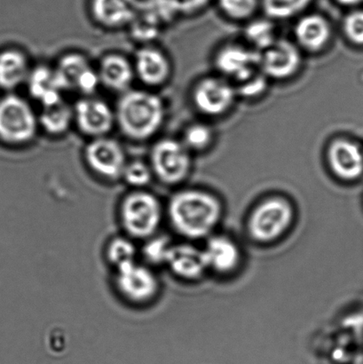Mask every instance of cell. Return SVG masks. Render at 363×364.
<instances>
[{
  "instance_id": "33",
  "label": "cell",
  "mask_w": 363,
  "mask_h": 364,
  "mask_svg": "<svg viewBox=\"0 0 363 364\" xmlns=\"http://www.w3.org/2000/svg\"><path fill=\"white\" fill-rule=\"evenodd\" d=\"M178 14H191L207 5L210 0H172Z\"/></svg>"
},
{
  "instance_id": "25",
  "label": "cell",
  "mask_w": 363,
  "mask_h": 364,
  "mask_svg": "<svg viewBox=\"0 0 363 364\" xmlns=\"http://www.w3.org/2000/svg\"><path fill=\"white\" fill-rule=\"evenodd\" d=\"M311 0H263L268 16L273 18H288L300 13Z\"/></svg>"
},
{
  "instance_id": "14",
  "label": "cell",
  "mask_w": 363,
  "mask_h": 364,
  "mask_svg": "<svg viewBox=\"0 0 363 364\" xmlns=\"http://www.w3.org/2000/svg\"><path fill=\"white\" fill-rule=\"evenodd\" d=\"M139 0H92L94 19L107 28H120L131 25L140 9Z\"/></svg>"
},
{
  "instance_id": "11",
  "label": "cell",
  "mask_w": 363,
  "mask_h": 364,
  "mask_svg": "<svg viewBox=\"0 0 363 364\" xmlns=\"http://www.w3.org/2000/svg\"><path fill=\"white\" fill-rule=\"evenodd\" d=\"M135 75L148 87H159L169 80L172 64L161 49L145 46L138 50L134 60Z\"/></svg>"
},
{
  "instance_id": "5",
  "label": "cell",
  "mask_w": 363,
  "mask_h": 364,
  "mask_svg": "<svg viewBox=\"0 0 363 364\" xmlns=\"http://www.w3.org/2000/svg\"><path fill=\"white\" fill-rule=\"evenodd\" d=\"M149 165L154 176L163 183H180L190 173V151L183 142L170 138L161 139L151 149Z\"/></svg>"
},
{
  "instance_id": "29",
  "label": "cell",
  "mask_w": 363,
  "mask_h": 364,
  "mask_svg": "<svg viewBox=\"0 0 363 364\" xmlns=\"http://www.w3.org/2000/svg\"><path fill=\"white\" fill-rule=\"evenodd\" d=\"M220 5L227 16L244 19L254 14L257 0H220Z\"/></svg>"
},
{
  "instance_id": "17",
  "label": "cell",
  "mask_w": 363,
  "mask_h": 364,
  "mask_svg": "<svg viewBox=\"0 0 363 364\" xmlns=\"http://www.w3.org/2000/svg\"><path fill=\"white\" fill-rule=\"evenodd\" d=\"M328 159L334 173L341 179L357 180L363 173V155L354 142L347 140L332 142Z\"/></svg>"
},
{
  "instance_id": "8",
  "label": "cell",
  "mask_w": 363,
  "mask_h": 364,
  "mask_svg": "<svg viewBox=\"0 0 363 364\" xmlns=\"http://www.w3.org/2000/svg\"><path fill=\"white\" fill-rule=\"evenodd\" d=\"M55 70L64 92L90 96L101 85L98 70L80 53H69L60 57Z\"/></svg>"
},
{
  "instance_id": "1",
  "label": "cell",
  "mask_w": 363,
  "mask_h": 364,
  "mask_svg": "<svg viewBox=\"0 0 363 364\" xmlns=\"http://www.w3.org/2000/svg\"><path fill=\"white\" fill-rule=\"evenodd\" d=\"M116 124L130 140L144 141L158 134L165 121L162 99L154 92L130 89L121 94L115 109Z\"/></svg>"
},
{
  "instance_id": "20",
  "label": "cell",
  "mask_w": 363,
  "mask_h": 364,
  "mask_svg": "<svg viewBox=\"0 0 363 364\" xmlns=\"http://www.w3.org/2000/svg\"><path fill=\"white\" fill-rule=\"evenodd\" d=\"M31 71L26 55L19 49L0 53V88L13 90L26 83Z\"/></svg>"
},
{
  "instance_id": "23",
  "label": "cell",
  "mask_w": 363,
  "mask_h": 364,
  "mask_svg": "<svg viewBox=\"0 0 363 364\" xmlns=\"http://www.w3.org/2000/svg\"><path fill=\"white\" fill-rule=\"evenodd\" d=\"M295 32L300 44L311 51L322 49L328 42L330 33L328 23L319 16L304 17L298 23Z\"/></svg>"
},
{
  "instance_id": "21",
  "label": "cell",
  "mask_w": 363,
  "mask_h": 364,
  "mask_svg": "<svg viewBox=\"0 0 363 364\" xmlns=\"http://www.w3.org/2000/svg\"><path fill=\"white\" fill-rule=\"evenodd\" d=\"M208 269L227 273L237 267L240 259L239 250L233 241L225 237H212L204 250Z\"/></svg>"
},
{
  "instance_id": "30",
  "label": "cell",
  "mask_w": 363,
  "mask_h": 364,
  "mask_svg": "<svg viewBox=\"0 0 363 364\" xmlns=\"http://www.w3.org/2000/svg\"><path fill=\"white\" fill-rule=\"evenodd\" d=\"M172 246L163 237L154 238L148 242L144 248V255L149 262L155 264L166 263Z\"/></svg>"
},
{
  "instance_id": "28",
  "label": "cell",
  "mask_w": 363,
  "mask_h": 364,
  "mask_svg": "<svg viewBox=\"0 0 363 364\" xmlns=\"http://www.w3.org/2000/svg\"><path fill=\"white\" fill-rule=\"evenodd\" d=\"M212 140V132L202 124H192L184 133L183 144L188 151H202Z\"/></svg>"
},
{
  "instance_id": "19",
  "label": "cell",
  "mask_w": 363,
  "mask_h": 364,
  "mask_svg": "<svg viewBox=\"0 0 363 364\" xmlns=\"http://www.w3.org/2000/svg\"><path fill=\"white\" fill-rule=\"evenodd\" d=\"M166 263L173 273L185 279L201 277L208 269L204 251L187 245L172 246Z\"/></svg>"
},
{
  "instance_id": "22",
  "label": "cell",
  "mask_w": 363,
  "mask_h": 364,
  "mask_svg": "<svg viewBox=\"0 0 363 364\" xmlns=\"http://www.w3.org/2000/svg\"><path fill=\"white\" fill-rule=\"evenodd\" d=\"M39 127L51 136H62L74 123V109L60 100L53 105L42 107L38 115Z\"/></svg>"
},
{
  "instance_id": "2",
  "label": "cell",
  "mask_w": 363,
  "mask_h": 364,
  "mask_svg": "<svg viewBox=\"0 0 363 364\" xmlns=\"http://www.w3.org/2000/svg\"><path fill=\"white\" fill-rule=\"evenodd\" d=\"M222 214L218 199L208 193L183 191L173 196L169 216L173 227L184 237L200 238L216 226Z\"/></svg>"
},
{
  "instance_id": "24",
  "label": "cell",
  "mask_w": 363,
  "mask_h": 364,
  "mask_svg": "<svg viewBox=\"0 0 363 364\" xmlns=\"http://www.w3.org/2000/svg\"><path fill=\"white\" fill-rule=\"evenodd\" d=\"M245 35L256 48L266 50L276 42L275 32L271 23L268 21H256L246 28Z\"/></svg>"
},
{
  "instance_id": "34",
  "label": "cell",
  "mask_w": 363,
  "mask_h": 364,
  "mask_svg": "<svg viewBox=\"0 0 363 364\" xmlns=\"http://www.w3.org/2000/svg\"><path fill=\"white\" fill-rule=\"evenodd\" d=\"M337 1L343 4V5L352 6L357 5V4L362 2L363 0H337Z\"/></svg>"
},
{
  "instance_id": "15",
  "label": "cell",
  "mask_w": 363,
  "mask_h": 364,
  "mask_svg": "<svg viewBox=\"0 0 363 364\" xmlns=\"http://www.w3.org/2000/svg\"><path fill=\"white\" fill-rule=\"evenodd\" d=\"M300 64V55L289 41H278L261 55V69L269 77L286 78L296 73Z\"/></svg>"
},
{
  "instance_id": "26",
  "label": "cell",
  "mask_w": 363,
  "mask_h": 364,
  "mask_svg": "<svg viewBox=\"0 0 363 364\" xmlns=\"http://www.w3.org/2000/svg\"><path fill=\"white\" fill-rule=\"evenodd\" d=\"M109 262L117 267L134 262L136 249L131 241L124 237L113 239L107 251Z\"/></svg>"
},
{
  "instance_id": "18",
  "label": "cell",
  "mask_w": 363,
  "mask_h": 364,
  "mask_svg": "<svg viewBox=\"0 0 363 364\" xmlns=\"http://www.w3.org/2000/svg\"><path fill=\"white\" fill-rule=\"evenodd\" d=\"M32 98L42 107L53 105L63 100V89L57 77L55 68L39 65L31 69L26 82Z\"/></svg>"
},
{
  "instance_id": "9",
  "label": "cell",
  "mask_w": 363,
  "mask_h": 364,
  "mask_svg": "<svg viewBox=\"0 0 363 364\" xmlns=\"http://www.w3.org/2000/svg\"><path fill=\"white\" fill-rule=\"evenodd\" d=\"M74 123L92 139L108 136L116 124V112L102 99L84 96L73 106Z\"/></svg>"
},
{
  "instance_id": "13",
  "label": "cell",
  "mask_w": 363,
  "mask_h": 364,
  "mask_svg": "<svg viewBox=\"0 0 363 364\" xmlns=\"http://www.w3.org/2000/svg\"><path fill=\"white\" fill-rule=\"evenodd\" d=\"M216 64L222 73L233 77L237 83L262 70L261 53L238 46H229L220 52Z\"/></svg>"
},
{
  "instance_id": "31",
  "label": "cell",
  "mask_w": 363,
  "mask_h": 364,
  "mask_svg": "<svg viewBox=\"0 0 363 364\" xmlns=\"http://www.w3.org/2000/svg\"><path fill=\"white\" fill-rule=\"evenodd\" d=\"M344 31L354 44L363 45V12L357 11L350 14L344 21Z\"/></svg>"
},
{
  "instance_id": "6",
  "label": "cell",
  "mask_w": 363,
  "mask_h": 364,
  "mask_svg": "<svg viewBox=\"0 0 363 364\" xmlns=\"http://www.w3.org/2000/svg\"><path fill=\"white\" fill-rule=\"evenodd\" d=\"M293 208L283 198L262 202L252 213L249 228L252 237L259 242H271L282 235L293 220Z\"/></svg>"
},
{
  "instance_id": "7",
  "label": "cell",
  "mask_w": 363,
  "mask_h": 364,
  "mask_svg": "<svg viewBox=\"0 0 363 364\" xmlns=\"http://www.w3.org/2000/svg\"><path fill=\"white\" fill-rule=\"evenodd\" d=\"M84 158L92 173L109 181L122 178L128 163L122 145L109 136L92 139L85 149Z\"/></svg>"
},
{
  "instance_id": "27",
  "label": "cell",
  "mask_w": 363,
  "mask_h": 364,
  "mask_svg": "<svg viewBox=\"0 0 363 364\" xmlns=\"http://www.w3.org/2000/svg\"><path fill=\"white\" fill-rule=\"evenodd\" d=\"M154 176L149 164L141 160L128 162L124 170L122 178L126 183L135 188H142L151 181Z\"/></svg>"
},
{
  "instance_id": "32",
  "label": "cell",
  "mask_w": 363,
  "mask_h": 364,
  "mask_svg": "<svg viewBox=\"0 0 363 364\" xmlns=\"http://www.w3.org/2000/svg\"><path fill=\"white\" fill-rule=\"evenodd\" d=\"M266 87V80L264 75L259 71L251 77L237 83V91L245 97H252L262 94Z\"/></svg>"
},
{
  "instance_id": "10",
  "label": "cell",
  "mask_w": 363,
  "mask_h": 364,
  "mask_svg": "<svg viewBox=\"0 0 363 364\" xmlns=\"http://www.w3.org/2000/svg\"><path fill=\"white\" fill-rule=\"evenodd\" d=\"M116 283L121 294L135 303L151 301L159 288L156 274L135 262L117 267Z\"/></svg>"
},
{
  "instance_id": "16",
  "label": "cell",
  "mask_w": 363,
  "mask_h": 364,
  "mask_svg": "<svg viewBox=\"0 0 363 364\" xmlns=\"http://www.w3.org/2000/svg\"><path fill=\"white\" fill-rule=\"evenodd\" d=\"M97 70L101 85L120 94L130 90L136 77L134 63L119 53L103 56Z\"/></svg>"
},
{
  "instance_id": "12",
  "label": "cell",
  "mask_w": 363,
  "mask_h": 364,
  "mask_svg": "<svg viewBox=\"0 0 363 364\" xmlns=\"http://www.w3.org/2000/svg\"><path fill=\"white\" fill-rule=\"evenodd\" d=\"M236 90L225 81L208 78L195 88V106L206 115L215 116L225 112L234 102Z\"/></svg>"
},
{
  "instance_id": "4",
  "label": "cell",
  "mask_w": 363,
  "mask_h": 364,
  "mask_svg": "<svg viewBox=\"0 0 363 364\" xmlns=\"http://www.w3.org/2000/svg\"><path fill=\"white\" fill-rule=\"evenodd\" d=\"M120 217L124 230L131 237H151L161 223V203L151 193L138 189L124 198Z\"/></svg>"
},
{
  "instance_id": "3",
  "label": "cell",
  "mask_w": 363,
  "mask_h": 364,
  "mask_svg": "<svg viewBox=\"0 0 363 364\" xmlns=\"http://www.w3.org/2000/svg\"><path fill=\"white\" fill-rule=\"evenodd\" d=\"M38 128V116L26 100L16 95L0 99V141L26 145L34 140Z\"/></svg>"
}]
</instances>
